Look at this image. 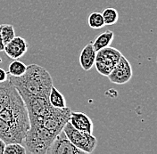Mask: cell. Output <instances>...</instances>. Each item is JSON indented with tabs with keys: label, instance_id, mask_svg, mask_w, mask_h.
<instances>
[{
	"label": "cell",
	"instance_id": "6",
	"mask_svg": "<svg viewBox=\"0 0 157 154\" xmlns=\"http://www.w3.org/2000/svg\"><path fill=\"white\" fill-rule=\"evenodd\" d=\"M133 75L132 67L127 58L121 55L116 65L112 69L107 77L112 83L116 85H123L128 82Z\"/></svg>",
	"mask_w": 157,
	"mask_h": 154
},
{
	"label": "cell",
	"instance_id": "4",
	"mask_svg": "<svg viewBox=\"0 0 157 154\" xmlns=\"http://www.w3.org/2000/svg\"><path fill=\"white\" fill-rule=\"evenodd\" d=\"M63 131L71 144L84 153H92L95 151L98 145V140L92 134L76 129L69 121L63 126Z\"/></svg>",
	"mask_w": 157,
	"mask_h": 154
},
{
	"label": "cell",
	"instance_id": "12",
	"mask_svg": "<svg viewBox=\"0 0 157 154\" xmlns=\"http://www.w3.org/2000/svg\"><path fill=\"white\" fill-rule=\"evenodd\" d=\"M114 39V33L112 30H105V32L101 33L98 38L95 39V41L92 43V46L96 52H98L101 49L109 47L113 40Z\"/></svg>",
	"mask_w": 157,
	"mask_h": 154
},
{
	"label": "cell",
	"instance_id": "14",
	"mask_svg": "<svg viewBox=\"0 0 157 154\" xmlns=\"http://www.w3.org/2000/svg\"><path fill=\"white\" fill-rule=\"evenodd\" d=\"M26 69H27V65H25L18 59H15L13 60V62L10 63L7 73L13 77H20L25 73Z\"/></svg>",
	"mask_w": 157,
	"mask_h": 154
},
{
	"label": "cell",
	"instance_id": "20",
	"mask_svg": "<svg viewBox=\"0 0 157 154\" xmlns=\"http://www.w3.org/2000/svg\"><path fill=\"white\" fill-rule=\"evenodd\" d=\"M7 75L8 73L5 70V69L0 67V83L7 80Z\"/></svg>",
	"mask_w": 157,
	"mask_h": 154
},
{
	"label": "cell",
	"instance_id": "2",
	"mask_svg": "<svg viewBox=\"0 0 157 154\" xmlns=\"http://www.w3.org/2000/svg\"><path fill=\"white\" fill-rule=\"evenodd\" d=\"M56 135L42 126L30 125L23 139L25 149L30 153L47 154Z\"/></svg>",
	"mask_w": 157,
	"mask_h": 154
},
{
	"label": "cell",
	"instance_id": "11",
	"mask_svg": "<svg viewBox=\"0 0 157 154\" xmlns=\"http://www.w3.org/2000/svg\"><path fill=\"white\" fill-rule=\"evenodd\" d=\"M17 89L9 80L0 83V112L7 106Z\"/></svg>",
	"mask_w": 157,
	"mask_h": 154
},
{
	"label": "cell",
	"instance_id": "22",
	"mask_svg": "<svg viewBox=\"0 0 157 154\" xmlns=\"http://www.w3.org/2000/svg\"><path fill=\"white\" fill-rule=\"evenodd\" d=\"M4 48H5V44H4L2 37H1V25H0V52H3Z\"/></svg>",
	"mask_w": 157,
	"mask_h": 154
},
{
	"label": "cell",
	"instance_id": "5",
	"mask_svg": "<svg viewBox=\"0 0 157 154\" xmlns=\"http://www.w3.org/2000/svg\"><path fill=\"white\" fill-rule=\"evenodd\" d=\"M121 55L122 54L118 49L111 47L110 46L98 51L94 65L98 73L102 76L107 77Z\"/></svg>",
	"mask_w": 157,
	"mask_h": 154
},
{
	"label": "cell",
	"instance_id": "10",
	"mask_svg": "<svg viewBox=\"0 0 157 154\" xmlns=\"http://www.w3.org/2000/svg\"><path fill=\"white\" fill-rule=\"evenodd\" d=\"M96 54L97 52L95 51L92 44H88L83 47L79 54L78 62L84 70L88 71L93 68L96 60Z\"/></svg>",
	"mask_w": 157,
	"mask_h": 154
},
{
	"label": "cell",
	"instance_id": "18",
	"mask_svg": "<svg viewBox=\"0 0 157 154\" xmlns=\"http://www.w3.org/2000/svg\"><path fill=\"white\" fill-rule=\"evenodd\" d=\"M1 37L5 46L9 43L12 39L15 37L14 28L11 24H2L1 25Z\"/></svg>",
	"mask_w": 157,
	"mask_h": 154
},
{
	"label": "cell",
	"instance_id": "21",
	"mask_svg": "<svg viewBox=\"0 0 157 154\" xmlns=\"http://www.w3.org/2000/svg\"><path fill=\"white\" fill-rule=\"evenodd\" d=\"M6 146V144L5 143V141H3L0 138V154H4V151H5Z\"/></svg>",
	"mask_w": 157,
	"mask_h": 154
},
{
	"label": "cell",
	"instance_id": "8",
	"mask_svg": "<svg viewBox=\"0 0 157 154\" xmlns=\"http://www.w3.org/2000/svg\"><path fill=\"white\" fill-rule=\"evenodd\" d=\"M29 45L27 41L21 37H14L5 46L4 52L11 59L15 60L22 57L28 51Z\"/></svg>",
	"mask_w": 157,
	"mask_h": 154
},
{
	"label": "cell",
	"instance_id": "15",
	"mask_svg": "<svg viewBox=\"0 0 157 154\" xmlns=\"http://www.w3.org/2000/svg\"><path fill=\"white\" fill-rule=\"evenodd\" d=\"M0 138L5 141V143L11 144V143H16L15 137L13 134L10 126L7 123H6L4 120L0 118Z\"/></svg>",
	"mask_w": 157,
	"mask_h": 154
},
{
	"label": "cell",
	"instance_id": "9",
	"mask_svg": "<svg viewBox=\"0 0 157 154\" xmlns=\"http://www.w3.org/2000/svg\"><path fill=\"white\" fill-rule=\"evenodd\" d=\"M69 122L76 129L92 134L93 121L87 114L81 111H71Z\"/></svg>",
	"mask_w": 157,
	"mask_h": 154
},
{
	"label": "cell",
	"instance_id": "13",
	"mask_svg": "<svg viewBox=\"0 0 157 154\" xmlns=\"http://www.w3.org/2000/svg\"><path fill=\"white\" fill-rule=\"evenodd\" d=\"M48 102L52 106L56 108H64L66 107V100L64 96L60 93L57 88L53 87H51L50 93L48 96Z\"/></svg>",
	"mask_w": 157,
	"mask_h": 154
},
{
	"label": "cell",
	"instance_id": "7",
	"mask_svg": "<svg viewBox=\"0 0 157 154\" xmlns=\"http://www.w3.org/2000/svg\"><path fill=\"white\" fill-rule=\"evenodd\" d=\"M84 153L67 138L63 131H61L56 136L49 146L47 154H80Z\"/></svg>",
	"mask_w": 157,
	"mask_h": 154
},
{
	"label": "cell",
	"instance_id": "17",
	"mask_svg": "<svg viewBox=\"0 0 157 154\" xmlns=\"http://www.w3.org/2000/svg\"><path fill=\"white\" fill-rule=\"evenodd\" d=\"M88 25L91 29H99L104 28L105 25V21L103 19L102 13L99 12H93L89 14L88 16Z\"/></svg>",
	"mask_w": 157,
	"mask_h": 154
},
{
	"label": "cell",
	"instance_id": "19",
	"mask_svg": "<svg viewBox=\"0 0 157 154\" xmlns=\"http://www.w3.org/2000/svg\"><path fill=\"white\" fill-rule=\"evenodd\" d=\"M27 153V151L24 146H22L20 143H11L7 144L4 154H25Z\"/></svg>",
	"mask_w": 157,
	"mask_h": 154
},
{
	"label": "cell",
	"instance_id": "1",
	"mask_svg": "<svg viewBox=\"0 0 157 154\" xmlns=\"http://www.w3.org/2000/svg\"><path fill=\"white\" fill-rule=\"evenodd\" d=\"M10 82L17 89L22 100L29 97H43L48 99L53 78L48 71L38 64L27 66L25 73L20 77H9Z\"/></svg>",
	"mask_w": 157,
	"mask_h": 154
},
{
	"label": "cell",
	"instance_id": "3",
	"mask_svg": "<svg viewBox=\"0 0 157 154\" xmlns=\"http://www.w3.org/2000/svg\"><path fill=\"white\" fill-rule=\"evenodd\" d=\"M71 111V110L67 106L64 108L53 107L48 114L34 122H30L29 126L40 125L56 135H58L61 131H63V126L69 121Z\"/></svg>",
	"mask_w": 157,
	"mask_h": 154
},
{
	"label": "cell",
	"instance_id": "16",
	"mask_svg": "<svg viewBox=\"0 0 157 154\" xmlns=\"http://www.w3.org/2000/svg\"><path fill=\"white\" fill-rule=\"evenodd\" d=\"M102 16L105 21V25L106 26H111V25L115 24L119 19L118 11L115 8H112V7L104 10L102 13Z\"/></svg>",
	"mask_w": 157,
	"mask_h": 154
}]
</instances>
